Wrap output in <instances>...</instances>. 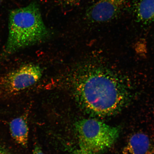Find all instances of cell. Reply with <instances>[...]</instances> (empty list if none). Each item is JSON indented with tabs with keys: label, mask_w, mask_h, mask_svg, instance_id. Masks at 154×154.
Returning a JSON list of instances; mask_svg holds the SVG:
<instances>
[{
	"label": "cell",
	"mask_w": 154,
	"mask_h": 154,
	"mask_svg": "<svg viewBox=\"0 0 154 154\" xmlns=\"http://www.w3.org/2000/svg\"><path fill=\"white\" fill-rule=\"evenodd\" d=\"M77 97L88 110L99 116L116 113L129 99L128 88L116 75L106 69H90L74 84Z\"/></svg>",
	"instance_id": "obj_1"
},
{
	"label": "cell",
	"mask_w": 154,
	"mask_h": 154,
	"mask_svg": "<svg viewBox=\"0 0 154 154\" xmlns=\"http://www.w3.org/2000/svg\"><path fill=\"white\" fill-rule=\"evenodd\" d=\"M8 29L5 49L7 55L43 42L51 35L43 22L39 5L34 2L11 11Z\"/></svg>",
	"instance_id": "obj_2"
},
{
	"label": "cell",
	"mask_w": 154,
	"mask_h": 154,
	"mask_svg": "<svg viewBox=\"0 0 154 154\" xmlns=\"http://www.w3.org/2000/svg\"><path fill=\"white\" fill-rule=\"evenodd\" d=\"M76 129L80 149L92 154L103 152L116 141L120 131L95 119L79 121Z\"/></svg>",
	"instance_id": "obj_3"
},
{
	"label": "cell",
	"mask_w": 154,
	"mask_h": 154,
	"mask_svg": "<svg viewBox=\"0 0 154 154\" xmlns=\"http://www.w3.org/2000/svg\"><path fill=\"white\" fill-rule=\"evenodd\" d=\"M42 74L40 67L30 64L23 65L0 77V98H8L36 83Z\"/></svg>",
	"instance_id": "obj_4"
},
{
	"label": "cell",
	"mask_w": 154,
	"mask_h": 154,
	"mask_svg": "<svg viewBox=\"0 0 154 154\" xmlns=\"http://www.w3.org/2000/svg\"><path fill=\"white\" fill-rule=\"evenodd\" d=\"M128 0H98L87 11L86 17L91 22L101 23L108 22L118 16Z\"/></svg>",
	"instance_id": "obj_5"
},
{
	"label": "cell",
	"mask_w": 154,
	"mask_h": 154,
	"mask_svg": "<svg viewBox=\"0 0 154 154\" xmlns=\"http://www.w3.org/2000/svg\"><path fill=\"white\" fill-rule=\"evenodd\" d=\"M150 141L149 137L142 133H137L131 137L123 151V154H147Z\"/></svg>",
	"instance_id": "obj_6"
},
{
	"label": "cell",
	"mask_w": 154,
	"mask_h": 154,
	"mask_svg": "<svg viewBox=\"0 0 154 154\" xmlns=\"http://www.w3.org/2000/svg\"><path fill=\"white\" fill-rule=\"evenodd\" d=\"M9 128L11 137L17 143L23 147L27 146L29 128L26 118L21 116L11 121Z\"/></svg>",
	"instance_id": "obj_7"
},
{
	"label": "cell",
	"mask_w": 154,
	"mask_h": 154,
	"mask_svg": "<svg viewBox=\"0 0 154 154\" xmlns=\"http://www.w3.org/2000/svg\"><path fill=\"white\" fill-rule=\"evenodd\" d=\"M137 20L143 24L154 21V0H138L135 9Z\"/></svg>",
	"instance_id": "obj_8"
},
{
	"label": "cell",
	"mask_w": 154,
	"mask_h": 154,
	"mask_svg": "<svg viewBox=\"0 0 154 154\" xmlns=\"http://www.w3.org/2000/svg\"><path fill=\"white\" fill-rule=\"evenodd\" d=\"M63 3L66 5L72 6L79 4L82 0H62Z\"/></svg>",
	"instance_id": "obj_9"
},
{
	"label": "cell",
	"mask_w": 154,
	"mask_h": 154,
	"mask_svg": "<svg viewBox=\"0 0 154 154\" xmlns=\"http://www.w3.org/2000/svg\"><path fill=\"white\" fill-rule=\"evenodd\" d=\"M72 154H92L81 149H78L73 152Z\"/></svg>",
	"instance_id": "obj_10"
},
{
	"label": "cell",
	"mask_w": 154,
	"mask_h": 154,
	"mask_svg": "<svg viewBox=\"0 0 154 154\" xmlns=\"http://www.w3.org/2000/svg\"><path fill=\"white\" fill-rule=\"evenodd\" d=\"M33 154H44L39 146H35L34 149Z\"/></svg>",
	"instance_id": "obj_11"
},
{
	"label": "cell",
	"mask_w": 154,
	"mask_h": 154,
	"mask_svg": "<svg viewBox=\"0 0 154 154\" xmlns=\"http://www.w3.org/2000/svg\"><path fill=\"white\" fill-rule=\"evenodd\" d=\"M0 154H10V153L5 148L0 146Z\"/></svg>",
	"instance_id": "obj_12"
},
{
	"label": "cell",
	"mask_w": 154,
	"mask_h": 154,
	"mask_svg": "<svg viewBox=\"0 0 154 154\" xmlns=\"http://www.w3.org/2000/svg\"><path fill=\"white\" fill-rule=\"evenodd\" d=\"M147 154H154V152L151 153L149 154V153H148Z\"/></svg>",
	"instance_id": "obj_13"
},
{
	"label": "cell",
	"mask_w": 154,
	"mask_h": 154,
	"mask_svg": "<svg viewBox=\"0 0 154 154\" xmlns=\"http://www.w3.org/2000/svg\"><path fill=\"white\" fill-rule=\"evenodd\" d=\"M1 0H0V2H1Z\"/></svg>",
	"instance_id": "obj_14"
}]
</instances>
